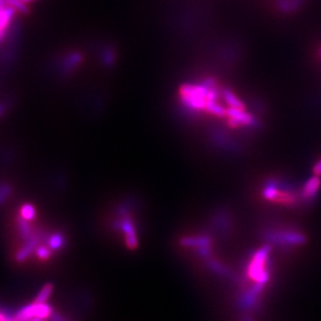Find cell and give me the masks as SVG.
<instances>
[{"label":"cell","instance_id":"cell-1","mask_svg":"<svg viewBox=\"0 0 321 321\" xmlns=\"http://www.w3.org/2000/svg\"><path fill=\"white\" fill-rule=\"evenodd\" d=\"M263 196L270 201L292 204L296 202V196L284 182L269 181L263 190Z\"/></svg>","mask_w":321,"mask_h":321},{"label":"cell","instance_id":"cell-2","mask_svg":"<svg viewBox=\"0 0 321 321\" xmlns=\"http://www.w3.org/2000/svg\"><path fill=\"white\" fill-rule=\"evenodd\" d=\"M53 310L47 303L32 302L30 304L21 308L16 315L14 316V321H32L34 319H48L52 315Z\"/></svg>","mask_w":321,"mask_h":321},{"label":"cell","instance_id":"cell-3","mask_svg":"<svg viewBox=\"0 0 321 321\" xmlns=\"http://www.w3.org/2000/svg\"><path fill=\"white\" fill-rule=\"evenodd\" d=\"M25 241L26 242L23 244V246L19 248L14 256L15 262H17L19 264H22L27 261L28 258L32 257L35 254V250L38 246V244H39V238L35 235H33L30 238H28Z\"/></svg>","mask_w":321,"mask_h":321},{"label":"cell","instance_id":"cell-4","mask_svg":"<svg viewBox=\"0 0 321 321\" xmlns=\"http://www.w3.org/2000/svg\"><path fill=\"white\" fill-rule=\"evenodd\" d=\"M321 186V180L319 175L314 174L303 183L301 189V198L304 201H311L318 194Z\"/></svg>","mask_w":321,"mask_h":321},{"label":"cell","instance_id":"cell-5","mask_svg":"<svg viewBox=\"0 0 321 321\" xmlns=\"http://www.w3.org/2000/svg\"><path fill=\"white\" fill-rule=\"evenodd\" d=\"M47 245L53 252H59L66 246V238L62 233L52 234L49 238Z\"/></svg>","mask_w":321,"mask_h":321},{"label":"cell","instance_id":"cell-6","mask_svg":"<svg viewBox=\"0 0 321 321\" xmlns=\"http://www.w3.org/2000/svg\"><path fill=\"white\" fill-rule=\"evenodd\" d=\"M15 11L16 10L10 5L0 10V30H1V32H4L6 27L10 25L12 18L15 15Z\"/></svg>","mask_w":321,"mask_h":321},{"label":"cell","instance_id":"cell-7","mask_svg":"<svg viewBox=\"0 0 321 321\" xmlns=\"http://www.w3.org/2000/svg\"><path fill=\"white\" fill-rule=\"evenodd\" d=\"M53 292V285L51 282H48V284H45L39 292H38V295L34 300V302L37 303H47L48 300L50 298L51 294Z\"/></svg>","mask_w":321,"mask_h":321},{"label":"cell","instance_id":"cell-8","mask_svg":"<svg viewBox=\"0 0 321 321\" xmlns=\"http://www.w3.org/2000/svg\"><path fill=\"white\" fill-rule=\"evenodd\" d=\"M34 255L38 260H39V261L45 262V261H49V260L52 258L53 251L50 249L48 245H39L37 246Z\"/></svg>","mask_w":321,"mask_h":321},{"label":"cell","instance_id":"cell-9","mask_svg":"<svg viewBox=\"0 0 321 321\" xmlns=\"http://www.w3.org/2000/svg\"><path fill=\"white\" fill-rule=\"evenodd\" d=\"M18 228H19V234L22 239L27 240L28 238H30V237L33 236L32 228H30V226L28 224V221L23 219L22 217H20L18 220Z\"/></svg>","mask_w":321,"mask_h":321},{"label":"cell","instance_id":"cell-10","mask_svg":"<svg viewBox=\"0 0 321 321\" xmlns=\"http://www.w3.org/2000/svg\"><path fill=\"white\" fill-rule=\"evenodd\" d=\"M224 99L228 103L229 108H237V109H244V104L241 102L240 99L235 95L231 91L224 92Z\"/></svg>","mask_w":321,"mask_h":321},{"label":"cell","instance_id":"cell-11","mask_svg":"<svg viewBox=\"0 0 321 321\" xmlns=\"http://www.w3.org/2000/svg\"><path fill=\"white\" fill-rule=\"evenodd\" d=\"M20 217L25 219L26 221L33 220L36 217V209L29 203L22 205V208L20 210Z\"/></svg>","mask_w":321,"mask_h":321},{"label":"cell","instance_id":"cell-12","mask_svg":"<svg viewBox=\"0 0 321 321\" xmlns=\"http://www.w3.org/2000/svg\"><path fill=\"white\" fill-rule=\"evenodd\" d=\"M6 4L14 7L16 11H19L22 14H28L29 10L26 3L22 0H6Z\"/></svg>","mask_w":321,"mask_h":321},{"label":"cell","instance_id":"cell-13","mask_svg":"<svg viewBox=\"0 0 321 321\" xmlns=\"http://www.w3.org/2000/svg\"><path fill=\"white\" fill-rule=\"evenodd\" d=\"M51 321H69L68 319H66V318H64L63 316H60V314H59V313L58 312H56V311H53V313H52V315L50 316V318H49Z\"/></svg>","mask_w":321,"mask_h":321},{"label":"cell","instance_id":"cell-14","mask_svg":"<svg viewBox=\"0 0 321 321\" xmlns=\"http://www.w3.org/2000/svg\"><path fill=\"white\" fill-rule=\"evenodd\" d=\"M313 172L316 175H319V177L321 175V160H319L314 167H313Z\"/></svg>","mask_w":321,"mask_h":321},{"label":"cell","instance_id":"cell-15","mask_svg":"<svg viewBox=\"0 0 321 321\" xmlns=\"http://www.w3.org/2000/svg\"><path fill=\"white\" fill-rule=\"evenodd\" d=\"M6 5V0H0V10L4 9Z\"/></svg>","mask_w":321,"mask_h":321},{"label":"cell","instance_id":"cell-16","mask_svg":"<svg viewBox=\"0 0 321 321\" xmlns=\"http://www.w3.org/2000/svg\"><path fill=\"white\" fill-rule=\"evenodd\" d=\"M22 1H24L25 3H27V2H32V1H35V0H22Z\"/></svg>","mask_w":321,"mask_h":321},{"label":"cell","instance_id":"cell-17","mask_svg":"<svg viewBox=\"0 0 321 321\" xmlns=\"http://www.w3.org/2000/svg\"><path fill=\"white\" fill-rule=\"evenodd\" d=\"M3 33H4V32H1V30H0V40L2 39V37H3Z\"/></svg>","mask_w":321,"mask_h":321},{"label":"cell","instance_id":"cell-18","mask_svg":"<svg viewBox=\"0 0 321 321\" xmlns=\"http://www.w3.org/2000/svg\"><path fill=\"white\" fill-rule=\"evenodd\" d=\"M320 58H321V48H320Z\"/></svg>","mask_w":321,"mask_h":321}]
</instances>
